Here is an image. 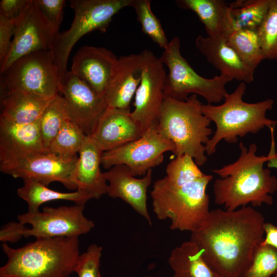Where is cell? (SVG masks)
<instances>
[{
	"instance_id": "1",
	"label": "cell",
	"mask_w": 277,
	"mask_h": 277,
	"mask_svg": "<svg viewBox=\"0 0 277 277\" xmlns=\"http://www.w3.org/2000/svg\"><path fill=\"white\" fill-rule=\"evenodd\" d=\"M264 223L263 215L251 207L232 211L216 209L190 240L219 277H241L264 240Z\"/></svg>"
},
{
	"instance_id": "2",
	"label": "cell",
	"mask_w": 277,
	"mask_h": 277,
	"mask_svg": "<svg viewBox=\"0 0 277 277\" xmlns=\"http://www.w3.org/2000/svg\"><path fill=\"white\" fill-rule=\"evenodd\" d=\"M239 148L240 155L235 162L212 170L221 177L213 186L215 203L224 205L229 211L250 203L254 207L263 203L271 205L273 199L269 194L277 190V179L269 169L264 168L269 156L256 155L255 143L247 149L241 142Z\"/></svg>"
},
{
	"instance_id": "3",
	"label": "cell",
	"mask_w": 277,
	"mask_h": 277,
	"mask_svg": "<svg viewBox=\"0 0 277 277\" xmlns=\"http://www.w3.org/2000/svg\"><path fill=\"white\" fill-rule=\"evenodd\" d=\"M8 258L0 277H68L80 256L77 237L37 239L19 248L2 245Z\"/></svg>"
},
{
	"instance_id": "4",
	"label": "cell",
	"mask_w": 277,
	"mask_h": 277,
	"mask_svg": "<svg viewBox=\"0 0 277 277\" xmlns=\"http://www.w3.org/2000/svg\"><path fill=\"white\" fill-rule=\"evenodd\" d=\"M246 88V83L241 82L220 105L202 104L203 114L216 126L213 135L205 145L208 155L215 152L217 145L222 140L235 143L238 137L249 133L255 134L265 126L269 128L277 124V121L266 116L267 111L272 108L274 101L270 98L255 103L245 102L243 96Z\"/></svg>"
},
{
	"instance_id": "5",
	"label": "cell",
	"mask_w": 277,
	"mask_h": 277,
	"mask_svg": "<svg viewBox=\"0 0 277 277\" xmlns=\"http://www.w3.org/2000/svg\"><path fill=\"white\" fill-rule=\"evenodd\" d=\"M213 176L201 177L180 186L170 184L165 176L157 180L151 191L153 211L161 220L169 219L172 230L189 231L201 228L210 212L206 188Z\"/></svg>"
},
{
	"instance_id": "6",
	"label": "cell",
	"mask_w": 277,
	"mask_h": 277,
	"mask_svg": "<svg viewBox=\"0 0 277 277\" xmlns=\"http://www.w3.org/2000/svg\"><path fill=\"white\" fill-rule=\"evenodd\" d=\"M196 94L186 101L164 97L156 126L163 135L175 145L176 156H191L199 166L207 161L205 145L212 133L211 121L203 114L202 105Z\"/></svg>"
},
{
	"instance_id": "7",
	"label": "cell",
	"mask_w": 277,
	"mask_h": 277,
	"mask_svg": "<svg viewBox=\"0 0 277 277\" xmlns=\"http://www.w3.org/2000/svg\"><path fill=\"white\" fill-rule=\"evenodd\" d=\"M180 46V38L174 37L159 58L169 70L164 86V96L186 101L190 94L199 95L209 104L224 100L228 94L225 86L233 78L224 73L212 78L201 76L182 55Z\"/></svg>"
},
{
	"instance_id": "8",
	"label": "cell",
	"mask_w": 277,
	"mask_h": 277,
	"mask_svg": "<svg viewBox=\"0 0 277 277\" xmlns=\"http://www.w3.org/2000/svg\"><path fill=\"white\" fill-rule=\"evenodd\" d=\"M133 0H72L74 17L66 31L59 32L51 49L61 85L67 73L68 59L73 47L83 36L95 30L106 31L113 16L122 9L131 7Z\"/></svg>"
},
{
	"instance_id": "9",
	"label": "cell",
	"mask_w": 277,
	"mask_h": 277,
	"mask_svg": "<svg viewBox=\"0 0 277 277\" xmlns=\"http://www.w3.org/2000/svg\"><path fill=\"white\" fill-rule=\"evenodd\" d=\"M61 86L51 50H39L21 57L1 77V92L19 89L53 98L60 92Z\"/></svg>"
},
{
	"instance_id": "10",
	"label": "cell",
	"mask_w": 277,
	"mask_h": 277,
	"mask_svg": "<svg viewBox=\"0 0 277 277\" xmlns=\"http://www.w3.org/2000/svg\"><path fill=\"white\" fill-rule=\"evenodd\" d=\"M152 126L139 138L115 149L103 152L101 164L106 169L119 164L126 165L133 176L145 175L163 161L164 153L174 152V143Z\"/></svg>"
},
{
	"instance_id": "11",
	"label": "cell",
	"mask_w": 277,
	"mask_h": 277,
	"mask_svg": "<svg viewBox=\"0 0 277 277\" xmlns=\"http://www.w3.org/2000/svg\"><path fill=\"white\" fill-rule=\"evenodd\" d=\"M85 205L45 206L42 211L27 212L17 216L18 221L30 224L24 236L37 239L77 237L90 232L94 227L92 220L83 214Z\"/></svg>"
},
{
	"instance_id": "12",
	"label": "cell",
	"mask_w": 277,
	"mask_h": 277,
	"mask_svg": "<svg viewBox=\"0 0 277 277\" xmlns=\"http://www.w3.org/2000/svg\"><path fill=\"white\" fill-rule=\"evenodd\" d=\"M77 156L62 157L49 151L0 163V171L14 178L31 179L48 186L58 182L70 190H77L75 170Z\"/></svg>"
},
{
	"instance_id": "13",
	"label": "cell",
	"mask_w": 277,
	"mask_h": 277,
	"mask_svg": "<svg viewBox=\"0 0 277 277\" xmlns=\"http://www.w3.org/2000/svg\"><path fill=\"white\" fill-rule=\"evenodd\" d=\"M142 74L136 91L134 109L131 115L144 132L157 125L164 100V86L166 77L164 64L152 52H141Z\"/></svg>"
},
{
	"instance_id": "14",
	"label": "cell",
	"mask_w": 277,
	"mask_h": 277,
	"mask_svg": "<svg viewBox=\"0 0 277 277\" xmlns=\"http://www.w3.org/2000/svg\"><path fill=\"white\" fill-rule=\"evenodd\" d=\"M58 33L51 28L34 0H31L26 12L15 23L11 48L0 65L1 73L25 55L39 50H51Z\"/></svg>"
},
{
	"instance_id": "15",
	"label": "cell",
	"mask_w": 277,
	"mask_h": 277,
	"mask_svg": "<svg viewBox=\"0 0 277 277\" xmlns=\"http://www.w3.org/2000/svg\"><path fill=\"white\" fill-rule=\"evenodd\" d=\"M60 92L64 95L71 120L86 135L90 136L108 108L104 97L71 71L67 72Z\"/></svg>"
},
{
	"instance_id": "16",
	"label": "cell",
	"mask_w": 277,
	"mask_h": 277,
	"mask_svg": "<svg viewBox=\"0 0 277 277\" xmlns=\"http://www.w3.org/2000/svg\"><path fill=\"white\" fill-rule=\"evenodd\" d=\"M117 59L114 53L105 48L83 46L72 58L71 71L104 97Z\"/></svg>"
},
{
	"instance_id": "17",
	"label": "cell",
	"mask_w": 277,
	"mask_h": 277,
	"mask_svg": "<svg viewBox=\"0 0 277 277\" xmlns=\"http://www.w3.org/2000/svg\"><path fill=\"white\" fill-rule=\"evenodd\" d=\"M39 120L19 124L0 117V163L49 151L43 144Z\"/></svg>"
},
{
	"instance_id": "18",
	"label": "cell",
	"mask_w": 277,
	"mask_h": 277,
	"mask_svg": "<svg viewBox=\"0 0 277 277\" xmlns=\"http://www.w3.org/2000/svg\"><path fill=\"white\" fill-rule=\"evenodd\" d=\"M104 173L109 182L108 195L122 199L151 225L152 221L147 206V192L152 181V169L141 179L133 176L128 167L124 164L115 165Z\"/></svg>"
},
{
	"instance_id": "19",
	"label": "cell",
	"mask_w": 277,
	"mask_h": 277,
	"mask_svg": "<svg viewBox=\"0 0 277 277\" xmlns=\"http://www.w3.org/2000/svg\"><path fill=\"white\" fill-rule=\"evenodd\" d=\"M142 74L141 53L120 56L104 95L108 107L130 110V102L141 83Z\"/></svg>"
},
{
	"instance_id": "20",
	"label": "cell",
	"mask_w": 277,
	"mask_h": 277,
	"mask_svg": "<svg viewBox=\"0 0 277 277\" xmlns=\"http://www.w3.org/2000/svg\"><path fill=\"white\" fill-rule=\"evenodd\" d=\"M130 110L107 108L90 136L103 152L140 138L144 133Z\"/></svg>"
},
{
	"instance_id": "21",
	"label": "cell",
	"mask_w": 277,
	"mask_h": 277,
	"mask_svg": "<svg viewBox=\"0 0 277 277\" xmlns=\"http://www.w3.org/2000/svg\"><path fill=\"white\" fill-rule=\"evenodd\" d=\"M195 44L207 61L216 69L233 79L249 83L254 81L255 70L246 65L226 43L225 38L199 35Z\"/></svg>"
},
{
	"instance_id": "22",
	"label": "cell",
	"mask_w": 277,
	"mask_h": 277,
	"mask_svg": "<svg viewBox=\"0 0 277 277\" xmlns=\"http://www.w3.org/2000/svg\"><path fill=\"white\" fill-rule=\"evenodd\" d=\"M103 153L92 138L86 135L78 152L74 179L77 190L88 193L92 199L107 193V181L100 169Z\"/></svg>"
},
{
	"instance_id": "23",
	"label": "cell",
	"mask_w": 277,
	"mask_h": 277,
	"mask_svg": "<svg viewBox=\"0 0 277 277\" xmlns=\"http://www.w3.org/2000/svg\"><path fill=\"white\" fill-rule=\"evenodd\" d=\"M178 7L193 11L209 37L226 38L233 31L231 7L222 0H177Z\"/></svg>"
},
{
	"instance_id": "24",
	"label": "cell",
	"mask_w": 277,
	"mask_h": 277,
	"mask_svg": "<svg viewBox=\"0 0 277 277\" xmlns=\"http://www.w3.org/2000/svg\"><path fill=\"white\" fill-rule=\"evenodd\" d=\"M53 98L43 97L19 89L1 92L3 109L0 117L19 124L34 123L40 120Z\"/></svg>"
},
{
	"instance_id": "25",
	"label": "cell",
	"mask_w": 277,
	"mask_h": 277,
	"mask_svg": "<svg viewBox=\"0 0 277 277\" xmlns=\"http://www.w3.org/2000/svg\"><path fill=\"white\" fill-rule=\"evenodd\" d=\"M168 263L174 272L173 277H219L205 262L197 245L190 240L171 251Z\"/></svg>"
},
{
	"instance_id": "26",
	"label": "cell",
	"mask_w": 277,
	"mask_h": 277,
	"mask_svg": "<svg viewBox=\"0 0 277 277\" xmlns=\"http://www.w3.org/2000/svg\"><path fill=\"white\" fill-rule=\"evenodd\" d=\"M24 185L17 190L18 196L26 201L28 211L35 212L43 204L52 201L66 200L73 202L75 204L85 205L91 199L87 193L76 190L72 192H62L51 189L41 183L31 179L23 180Z\"/></svg>"
},
{
	"instance_id": "27",
	"label": "cell",
	"mask_w": 277,
	"mask_h": 277,
	"mask_svg": "<svg viewBox=\"0 0 277 277\" xmlns=\"http://www.w3.org/2000/svg\"><path fill=\"white\" fill-rule=\"evenodd\" d=\"M270 0H237L228 5L233 30L258 31L268 12Z\"/></svg>"
},
{
	"instance_id": "28",
	"label": "cell",
	"mask_w": 277,
	"mask_h": 277,
	"mask_svg": "<svg viewBox=\"0 0 277 277\" xmlns=\"http://www.w3.org/2000/svg\"><path fill=\"white\" fill-rule=\"evenodd\" d=\"M225 39L243 62L252 69L255 70L265 60L256 31L233 30Z\"/></svg>"
},
{
	"instance_id": "29",
	"label": "cell",
	"mask_w": 277,
	"mask_h": 277,
	"mask_svg": "<svg viewBox=\"0 0 277 277\" xmlns=\"http://www.w3.org/2000/svg\"><path fill=\"white\" fill-rule=\"evenodd\" d=\"M69 119L65 100L57 94L46 108L39 120L42 140L46 148L48 149L64 123Z\"/></svg>"
},
{
	"instance_id": "30",
	"label": "cell",
	"mask_w": 277,
	"mask_h": 277,
	"mask_svg": "<svg viewBox=\"0 0 277 277\" xmlns=\"http://www.w3.org/2000/svg\"><path fill=\"white\" fill-rule=\"evenodd\" d=\"M86 135L82 129L71 119L63 125L50 144L51 153L64 157L77 156Z\"/></svg>"
},
{
	"instance_id": "31",
	"label": "cell",
	"mask_w": 277,
	"mask_h": 277,
	"mask_svg": "<svg viewBox=\"0 0 277 277\" xmlns=\"http://www.w3.org/2000/svg\"><path fill=\"white\" fill-rule=\"evenodd\" d=\"M150 0H133L131 6L136 14L142 31L161 48L165 49L169 42L160 20L153 13Z\"/></svg>"
},
{
	"instance_id": "32",
	"label": "cell",
	"mask_w": 277,
	"mask_h": 277,
	"mask_svg": "<svg viewBox=\"0 0 277 277\" xmlns=\"http://www.w3.org/2000/svg\"><path fill=\"white\" fill-rule=\"evenodd\" d=\"M166 172L167 180L174 186H180L192 182L205 174L193 159L187 154L176 156L167 165Z\"/></svg>"
},
{
	"instance_id": "33",
	"label": "cell",
	"mask_w": 277,
	"mask_h": 277,
	"mask_svg": "<svg viewBox=\"0 0 277 277\" xmlns=\"http://www.w3.org/2000/svg\"><path fill=\"white\" fill-rule=\"evenodd\" d=\"M257 33L265 60L277 59V0H270L268 12Z\"/></svg>"
},
{
	"instance_id": "34",
	"label": "cell",
	"mask_w": 277,
	"mask_h": 277,
	"mask_svg": "<svg viewBox=\"0 0 277 277\" xmlns=\"http://www.w3.org/2000/svg\"><path fill=\"white\" fill-rule=\"evenodd\" d=\"M276 272V250L271 246L260 244L250 266L241 277H270Z\"/></svg>"
},
{
	"instance_id": "35",
	"label": "cell",
	"mask_w": 277,
	"mask_h": 277,
	"mask_svg": "<svg viewBox=\"0 0 277 277\" xmlns=\"http://www.w3.org/2000/svg\"><path fill=\"white\" fill-rule=\"evenodd\" d=\"M102 247L95 244L80 254L74 272L78 277H102L100 266Z\"/></svg>"
},
{
	"instance_id": "36",
	"label": "cell",
	"mask_w": 277,
	"mask_h": 277,
	"mask_svg": "<svg viewBox=\"0 0 277 277\" xmlns=\"http://www.w3.org/2000/svg\"><path fill=\"white\" fill-rule=\"evenodd\" d=\"M44 17L56 33L63 19V9L66 3L64 0H34Z\"/></svg>"
},
{
	"instance_id": "37",
	"label": "cell",
	"mask_w": 277,
	"mask_h": 277,
	"mask_svg": "<svg viewBox=\"0 0 277 277\" xmlns=\"http://www.w3.org/2000/svg\"><path fill=\"white\" fill-rule=\"evenodd\" d=\"M31 0H2L0 2V14L14 24L27 9Z\"/></svg>"
},
{
	"instance_id": "38",
	"label": "cell",
	"mask_w": 277,
	"mask_h": 277,
	"mask_svg": "<svg viewBox=\"0 0 277 277\" xmlns=\"http://www.w3.org/2000/svg\"><path fill=\"white\" fill-rule=\"evenodd\" d=\"M14 31V23L0 14V65L9 53Z\"/></svg>"
},
{
	"instance_id": "39",
	"label": "cell",
	"mask_w": 277,
	"mask_h": 277,
	"mask_svg": "<svg viewBox=\"0 0 277 277\" xmlns=\"http://www.w3.org/2000/svg\"><path fill=\"white\" fill-rule=\"evenodd\" d=\"M27 229L25 224L18 222H10L3 226L0 230V241L3 243H14L24 236Z\"/></svg>"
},
{
	"instance_id": "40",
	"label": "cell",
	"mask_w": 277,
	"mask_h": 277,
	"mask_svg": "<svg viewBox=\"0 0 277 277\" xmlns=\"http://www.w3.org/2000/svg\"><path fill=\"white\" fill-rule=\"evenodd\" d=\"M264 230L266 236L261 244L271 246L277 251V227L271 223H265Z\"/></svg>"
},
{
	"instance_id": "41",
	"label": "cell",
	"mask_w": 277,
	"mask_h": 277,
	"mask_svg": "<svg viewBox=\"0 0 277 277\" xmlns=\"http://www.w3.org/2000/svg\"><path fill=\"white\" fill-rule=\"evenodd\" d=\"M274 277H277V272L274 274Z\"/></svg>"
},
{
	"instance_id": "42",
	"label": "cell",
	"mask_w": 277,
	"mask_h": 277,
	"mask_svg": "<svg viewBox=\"0 0 277 277\" xmlns=\"http://www.w3.org/2000/svg\"><path fill=\"white\" fill-rule=\"evenodd\" d=\"M173 277V276H172Z\"/></svg>"
}]
</instances>
